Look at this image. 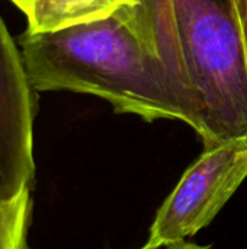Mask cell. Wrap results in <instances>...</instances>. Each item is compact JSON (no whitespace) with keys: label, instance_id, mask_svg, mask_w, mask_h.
Instances as JSON below:
<instances>
[{"label":"cell","instance_id":"8992f818","mask_svg":"<svg viewBox=\"0 0 247 249\" xmlns=\"http://www.w3.org/2000/svg\"><path fill=\"white\" fill-rule=\"evenodd\" d=\"M32 207L31 190L12 200H0V249H29Z\"/></svg>","mask_w":247,"mask_h":249},{"label":"cell","instance_id":"5b68a950","mask_svg":"<svg viewBox=\"0 0 247 249\" xmlns=\"http://www.w3.org/2000/svg\"><path fill=\"white\" fill-rule=\"evenodd\" d=\"M26 18V32L42 34L106 18L140 0H10Z\"/></svg>","mask_w":247,"mask_h":249},{"label":"cell","instance_id":"277c9868","mask_svg":"<svg viewBox=\"0 0 247 249\" xmlns=\"http://www.w3.org/2000/svg\"><path fill=\"white\" fill-rule=\"evenodd\" d=\"M35 93L17 42L0 16V200H12L33 185Z\"/></svg>","mask_w":247,"mask_h":249},{"label":"cell","instance_id":"ba28073f","mask_svg":"<svg viewBox=\"0 0 247 249\" xmlns=\"http://www.w3.org/2000/svg\"><path fill=\"white\" fill-rule=\"evenodd\" d=\"M141 249H210L207 247H199L197 244H191L188 241H182V242H176L172 245H166V247H160V248H146L143 247Z\"/></svg>","mask_w":247,"mask_h":249},{"label":"cell","instance_id":"7a4b0ae2","mask_svg":"<svg viewBox=\"0 0 247 249\" xmlns=\"http://www.w3.org/2000/svg\"><path fill=\"white\" fill-rule=\"evenodd\" d=\"M128 7L52 32L25 31L16 42L31 86L35 92L99 96L115 112L134 114L148 123H186L160 64L138 36Z\"/></svg>","mask_w":247,"mask_h":249},{"label":"cell","instance_id":"52a82bcc","mask_svg":"<svg viewBox=\"0 0 247 249\" xmlns=\"http://www.w3.org/2000/svg\"><path fill=\"white\" fill-rule=\"evenodd\" d=\"M231 10L236 19V25L240 34V41L245 54V63L247 69V0H230Z\"/></svg>","mask_w":247,"mask_h":249},{"label":"cell","instance_id":"3957f363","mask_svg":"<svg viewBox=\"0 0 247 249\" xmlns=\"http://www.w3.org/2000/svg\"><path fill=\"white\" fill-rule=\"evenodd\" d=\"M247 178V142L205 149L185 171L150 226L146 248L192 238L207 228Z\"/></svg>","mask_w":247,"mask_h":249},{"label":"cell","instance_id":"6da1fadb","mask_svg":"<svg viewBox=\"0 0 247 249\" xmlns=\"http://www.w3.org/2000/svg\"><path fill=\"white\" fill-rule=\"evenodd\" d=\"M128 9L204 147L247 142V69L230 0H140Z\"/></svg>","mask_w":247,"mask_h":249}]
</instances>
